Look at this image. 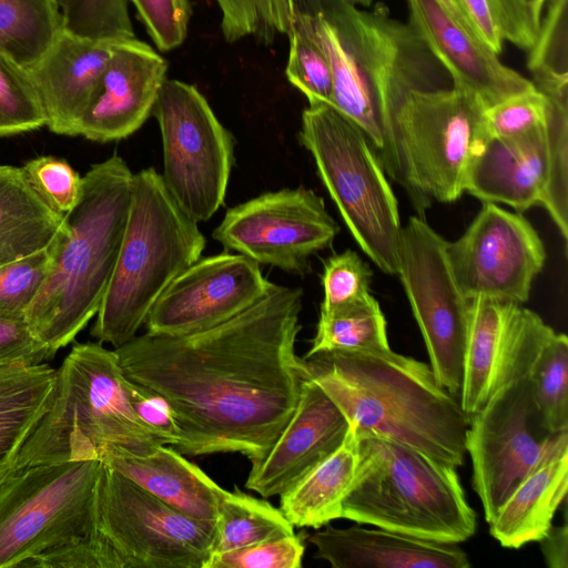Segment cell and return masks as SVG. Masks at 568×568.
<instances>
[{
  "label": "cell",
  "mask_w": 568,
  "mask_h": 568,
  "mask_svg": "<svg viewBox=\"0 0 568 568\" xmlns=\"http://www.w3.org/2000/svg\"><path fill=\"white\" fill-rule=\"evenodd\" d=\"M342 518L408 536L459 544L474 536L476 513L456 467L365 430Z\"/></svg>",
  "instance_id": "cell-5"
},
{
  "label": "cell",
  "mask_w": 568,
  "mask_h": 568,
  "mask_svg": "<svg viewBox=\"0 0 568 568\" xmlns=\"http://www.w3.org/2000/svg\"><path fill=\"white\" fill-rule=\"evenodd\" d=\"M390 348L386 320L376 298L366 297L328 313H320L316 334L305 356L332 351Z\"/></svg>",
  "instance_id": "cell-31"
},
{
  "label": "cell",
  "mask_w": 568,
  "mask_h": 568,
  "mask_svg": "<svg viewBox=\"0 0 568 568\" xmlns=\"http://www.w3.org/2000/svg\"><path fill=\"white\" fill-rule=\"evenodd\" d=\"M53 356L24 318L0 316V366L38 365Z\"/></svg>",
  "instance_id": "cell-45"
},
{
  "label": "cell",
  "mask_w": 568,
  "mask_h": 568,
  "mask_svg": "<svg viewBox=\"0 0 568 568\" xmlns=\"http://www.w3.org/2000/svg\"><path fill=\"white\" fill-rule=\"evenodd\" d=\"M100 459L179 511L214 521L226 490L173 447L146 456L104 454Z\"/></svg>",
  "instance_id": "cell-24"
},
{
  "label": "cell",
  "mask_w": 568,
  "mask_h": 568,
  "mask_svg": "<svg viewBox=\"0 0 568 568\" xmlns=\"http://www.w3.org/2000/svg\"><path fill=\"white\" fill-rule=\"evenodd\" d=\"M57 369L48 364L0 366V484L51 406Z\"/></svg>",
  "instance_id": "cell-28"
},
{
  "label": "cell",
  "mask_w": 568,
  "mask_h": 568,
  "mask_svg": "<svg viewBox=\"0 0 568 568\" xmlns=\"http://www.w3.org/2000/svg\"><path fill=\"white\" fill-rule=\"evenodd\" d=\"M303 359L307 377L355 429L464 465L468 417L429 365L390 348L318 352Z\"/></svg>",
  "instance_id": "cell-2"
},
{
  "label": "cell",
  "mask_w": 568,
  "mask_h": 568,
  "mask_svg": "<svg viewBox=\"0 0 568 568\" xmlns=\"http://www.w3.org/2000/svg\"><path fill=\"white\" fill-rule=\"evenodd\" d=\"M521 345L520 304L490 297L470 300L460 405L467 417L517 376Z\"/></svg>",
  "instance_id": "cell-22"
},
{
  "label": "cell",
  "mask_w": 568,
  "mask_h": 568,
  "mask_svg": "<svg viewBox=\"0 0 568 568\" xmlns=\"http://www.w3.org/2000/svg\"><path fill=\"white\" fill-rule=\"evenodd\" d=\"M373 273L352 250L331 255L322 273L323 301L320 313H328L355 303L371 294Z\"/></svg>",
  "instance_id": "cell-41"
},
{
  "label": "cell",
  "mask_w": 568,
  "mask_h": 568,
  "mask_svg": "<svg viewBox=\"0 0 568 568\" xmlns=\"http://www.w3.org/2000/svg\"><path fill=\"white\" fill-rule=\"evenodd\" d=\"M305 551L298 535L212 554L204 568H300Z\"/></svg>",
  "instance_id": "cell-42"
},
{
  "label": "cell",
  "mask_w": 568,
  "mask_h": 568,
  "mask_svg": "<svg viewBox=\"0 0 568 568\" xmlns=\"http://www.w3.org/2000/svg\"><path fill=\"white\" fill-rule=\"evenodd\" d=\"M541 554L548 567H568V526H551L545 536L538 540Z\"/></svg>",
  "instance_id": "cell-48"
},
{
  "label": "cell",
  "mask_w": 568,
  "mask_h": 568,
  "mask_svg": "<svg viewBox=\"0 0 568 568\" xmlns=\"http://www.w3.org/2000/svg\"><path fill=\"white\" fill-rule=\"evenodd\" d=\"M303 291L272 283L237 316L181 335H136L114 348L123 374L163 396L182 455L240 453L252 465L291 418L307 377L295 352Z\"/></svg>",
  "instance_id": "cell-1"
},
{
  "label": "cell",
  "mask_w": 568,
  "mask_h": 568,
  "mask_svg": "<svg viewBox=\"0 0 568 568\" xmlns=\"http://www.w3.org/2000/svg\"><path fill=\"white\" fill-rule=\"evenodd\" d=\"M101 467L98 458L12 469L0 484V568H54L70 547L92 544L98 549Z\"/></svg>",
  "instance_id": "cell-8"
},
{
  "label": "cell",
  "mask_w": 568,
  "mask_h": 568,
  "mask_svg": "<svg viewBox=\"0 0 568 568\" xmlns=\"http://www.w3.org/2000/svg\"><path fill=\"white\" fill-rule=\"evenodd\" d=\"M466 29L496 54L504 39L490 0H452Z\"/></svg>",
  "instance_id": "cell-47"
},
{
  "label": "cell",
  "mask_w": 568,
  "mask_h": 568,
  "mask_svg": "<svg viewBox=\"0 0 568 568\" xmlns=\"http://www.w3.org/2000/svg\"><path fill=\"white\" fill-rule=\"evenodd\" d=\"M300 143L362 251L384 273L398 270L397 199L365 133L331 104L304 109Z\"/></svg>",
  "instance_id": "cell-9"
},
{
  "label": "cell",
  "mask_w": 568,
  "mask_h": 568,
  "mask_svg": "<svg viewBox=\"0 0 568 568\" xmlns=\"http://www.w3.org/2000/svg\"><path fill=\"white\" fill-rule=\"evenodd\" d=\"M164 445L135 414L115 351L77 343L57 369L49 409L22 445L14 468L103 454L146 456Z\"/></svg>",
  "instance_id": "cell-4"
},
{
  "label": "cell",
  "mask_w": 568,
  "mask_h": 568,
  "mask_svg": "<svg viewBox=\"0 0 568 568\" xmlns=\"http://www.w3.org/2000/svg\"><path fill=\"white\" fill-rule=\"evenodd\" d=\"M567 0H549L527 67L541 92L568 89Z\"/></svg>",
  "instance_id": "cell-34"
},
{
  "label": "cell",
  "mask_w": 568,
  "mask_h": 568,
  "mask_svg": "<svg viewBox=\"0 0 568 568\" xmlns=\"http://www.w3.org/2000/svg\"><path fill=\"white\" fill-rule=\"evenodd\" d=\"M338 232L324 199L298 186L265 192L229 209L212 236L258 265L304 275L311 256L329 247Z\"/></svg>",
  "instance_id": "cell-14"
},
{
  "label": "cell",
  "mask_w": 568,
  "mask_h": 568,
  "mask_svg": "<svg viewBox=\"0 0 568 568\" xmlns=\"http://www.w3.org/2000/svg\"><path fill=\"white\" fill-rule=\"evenodd\" d=\"M349 423L338 406L306 377L294 413L268 453L252 465L245 487L281 495L344 440Z\"/></svg>",
  "instance_id": "cell-18"
},
{
  "label": "cell",
  "mask_w": 568,
  "mask_h": 568,
  "mask_svg": "<svg viewBox=\"0 0 568 568\" xmlns=\"http://www.w3.org/2000/svg\"><path fill=\"white\" fill-rule=\"evenodd\" d=\"M504 41L528 51L538 38L547 0H490Z\"/></svg>",
  "instance_id": "cell-44"
},
{
  "label": "cell",
  "mask_w": 568,
  "mask_h": 568,
  "mask_svg": "<svg viewBox=\"0 0 568 568\" xmlns=\"http://www.w3.org/2000/svg\"><path fill=\"white\" fill-rule=\"evenodd\" d=\"M197 224L153 168L133 173L125 231L92 337L116 348L136 336L164 290L201 258L205 237Z\"/></svg>",
  "instance_id": "cell-7"
},
{
  "label": "cell",
  "mask_w": 568,
  "mask_h": 568,
  "mask_svg": "<svg viewBox=\"0 0 568 568\" xmlns=\"http://www.w3.org/2000/svg\"><path fill=\"white\" fill-rule=\"evenodd\" d=\"M63 31L102 42L135 38L128 0H55Z\"/></svg>",
  "instance_id": "cell-35"
},
{
  "label": "cell",
  "mask_w": 568,
  "mask_h": 568,
  "mask_svg": "<svg viewBox=\"0 0 568 568\" xmlns=\"http://www.w3.org/2000/svg\"><path fill=\"white\" fill-rule=\"evenodd\" d=\"M454 278L471 300L490 297L523 304L546 261L544 243L519 212L484 203L465 233L447 242Z\"/></svg>",
  "instance_id": "cell-15"
},
{
  "label": "cell",
  "mask_w": 568,
  "mask_h": 568,
  "mask_svg": "<svg viewBox=\"0 0 568 568\" xmlns=\"http://www.w3.org/2000/svg\"><path fill=\"white\" fill-rule=\"evenodd\" d=\"M44 125L45 115L27 70L0 52V136Z\"/></svg>",
  "instance_id": "cell-36"
},
{
  "label": "cell",
  "mask_w": 568,
  "mask_h": 568,
  "mask_svg": "<svg viewBox=\"0 0 568 568\" xmlns=\"http://www.w3.org/2000/svg\"><path fill=\"white\" fill-rule=\"evenodd\" d=\"M287 37V80L306 97L308 105L331 104L333 79L326 57L296 23L293 22Z\"/></svg>",
  "instance_id": "cell-38"
},
{
  "label": "cell",
  "mask_w": 568,
  "mask_h": 568,
  "mask_svg": "<svg viewBox=\"0 0 568 568\" xmlns=\"http://www.w3.org/2000/svg\"><path fill=\"white\" fill-rule=\"evenodd\" d=\"M64 226V215L40 197L22 166L0 164V266L47 248Z\"/></svg>",
  "instance_id": "cell-26"
},
{
  "label": "cell",
  "mask_w": 568,
  "mask_h": 568,
  "mask_svg": "<svg viewBox=\"0 0 568 568\" xmlns=\"http://www.w3.org/2000/svg\"><path fill=\"white\" fill-rule=\"evenodd\" d=\"M568 449L548 458L508 495L489 523L490 535L506 548L541 539L566 499Z\"/></svg>",
  "instance_id": "cell-25"
},
{
  "label": "cell",
  "mask_w": 568,
  "mask_h": 568,
  "mask_svg": "<svg viewBox=\"0 0 568 568\" xmlns=\"http://www.w3.org/2000/svg\"><path fill=\"white\" fill-rule=\"evenodd\" d=\"M115 42L92 41L62 32L32 65L28 75L41 102L45 126L59 135L78 136Z\"/></svg>",
  "instance_id": "cell-20"
},
{
  "label": "cell",
  "mask_w": 568,
  "mask_h": 568,
  "mask_svg": "<svg viewBox=\"0 0 568 568\" xmlns=\"http://www.w3.org/2000/svg\"><path fill=\"white\" fill-rule=\"evenodd\" d=\"M300 0H215L221 11V31L233 43L253 38L265 45L290 32ZM368 8L374 0H345Z\"/></svg>",
  "instance_id": "cell-33"
},
{
  "label": "cell",
  "mask_w": 568,
  "mask_h": 568,
  "mask_svg": "<svg viewBox=\"0 0 568 568\" xmlns=\"http://www.w3.org/2000/svg\"><path fill=\"white\" fill-rule=\"evenodd\" d=\"M487 108L475 92L452 82L412 90L385 113L377 155L418 212L464 193L468 165L490 139Z\"/></svg>",
  "instance_id": "cell-6"
},
{
  "label": "cell",
  "mask_w": 568,
  "mask_h": 568,
  "mask_svg": "<svg viewBox=\"0 0 568 568\" xmlns=\"http://www.w3.org/2000/svg\"><path fill=\"white\" fill-rule=\"evenodd\" d=\"M271 285L260 265L242 254L201 257L154 303L144 323L146 334L181 336L212 328L251 307Z\"/></svg>",
  "instance_id": "cell-16"
},
{
  "label": "cell",
  "mask_w": 568,
  "mask_h": 568,
  "mask_svg": "<svg viewBox=\"0 0 568 568\" xmlns=\"http://www.w3.org/2000/svg\"><path fill=\"white\" fill-rule=\"evenodd\" d=\"M94 540L102 568H204L215 525L179 511L102 462Z\"/></svg>",
  "instance_id": "cell-10"
},
{
  "label": "cell",
  "mask_w": 568,
  "mask_h": 568,
  "mask_svg": "<svg viewBox=\"0 0 568 568\" xmlns=\"http://www.w3.org/2000/svg\"><path fill=\"white\" fill-rule=\"evenodd\" d=\"M549 114L547 97L535 87L513 94L486 109L489 138L514 139L546 126Z\"/></svg>",
  "instance_id": "cell-39"
},
{
  "label": "cell",
  "mask_w": 568,
  "mask_h": 568,
  "mask_svg": "<svg viewBox=\"0 0 568 568\" xmlns=\"http://www.w3.org/2000/svg\"><path fill=\"white\" fill-rule=\"evenodd\" d=\"M22 170L31 186L57 213L65 215L79 203L83 176L64 159L38 156L27 161Z\"/></svg>",
  "instance_id": "cell-40"
},
{
  "label": "cell",
  "mask_w": 568,
  "mask_h": 568,
  "mask_svg": "<svg viewBox=\"0 0 568 568\" xmlns=\"http://www.w3.org/2000/svg\"><path fill=\"white\" fill-rule=\"evenodd\" d=\"M440 7H443L453 18H455L464 28L463 20L458 14L452 0H435Z\"/></svg>",
  "instance_id": "cell-49"
},
{
  "label": "cell",
  "mask_w": 568,
  "mask_h": 568,
  "mask_svg": "<svg viewBox=\"0 0 568 568\" xmlns=\"http://www.w3.org/2000/svg\"><path fill=\"white\" fill-rule=\"evenodd\" d=\"M133 173L114 154L83 175L79 203L64 215L50 272L24 320L55 354L97 315L118 261Z\"/></svg>",
  "instance_id": "cell-3"
},
{
  "label": "cell",
  "mask_w": 568,
  "mask_h": 568,
  "mask_svg": "<svg viewBox=\"0 0 568 568\" xmlns=\"http://www.w3.org/2000/svg\"><path fill=\"white\" fill-rule=\"evenodd\" d=\"M131 405L142 424L164 445L172 447L180 439V429L168 400L160 394L128 378Z\"/></svg>",
  "instance_id": "cell-46"
},
{
  "label": "cell",
  "mask_w": 568,
  "mask_h": 568,
  "mask_svg": "<svg viewBox=\"0 0 568 568\" xmlns=\"http://www.w3.org/2000/svg\"><path fill=\"white\" fill-rule=\"evenodd\" d=\"M465 449L473 487L489 523L514 488L551 456L568 449V430L551 434L537 418L527 376L498 388L468 418Z\"/></svg>",
  "instance_id": "cell-12"
},
{
  "label": "cell",
  "mask_w": 568,
  "mask_h": 568,
  "mask_svg": "<svg viewBox=\"0 0 568 568\" xmlns=\"http://www.w3.org/2000/svg\"><path fill=\"white\" fill-rule=\"evenodd\" d=\"M214 525L213 554L295 535L294 526L280 508L237 487L232 491L226 490Z\"/></svg>",
  "instance_id": "cell-30"
},
{
  "label": "cell",
  "mask_w": 568,
  "mask_h": 568,
  "mask_svg": "<svg viewBox=\"0 0 568 568\" xmlns=\"http://www.w3.org/2000/svg\"><path fill=\"white\" fill-rule=\"evenodd\" d=\"M152 115L162 140L163 182L193 220L209 221L223 205L234 139L192 84L165 80Z\"/></svg>",
  "instance_id": "cell-11"
},
{
  "label": "cell",
  "mask_w": 568,
  "mask_h": 568,
  "mask_svg": "<svg viewBox=\"0 0 568 568\" xmlns=\"http://www.w3.org/2000/svg\"><path fill=\"white\" fill-rule=\"evenodd\" d=\"M408 24L446 70L453 83L475 92L490 106L534 87L504 64L435 0H406Z\"/></svg>",
  "instance_id": "cell-19"
},
{
  "label": "cell",
  "mask_w": 568,
  "mask_h": 568,
  "mask_svg": "<svg viewBox=\"0 0 568 568\" xmlns=\"http://www.w3.org/2000/svg\"><path fill=\"white\" fill-rule=\"evenodd\" d=\"M131 2L160 51H170L183 43L192 14L189 0H131Z\"/></svg>",
  "instance_id": "cell-43"
},
{
  "label": "cell",
  "mask_w": 568,
  "mask_h": 568,
  "mask_svg": "<svg viewBox=\"0 0 568 568\" xmlns=\"http://www.w3.org/2000/svg\"><path fill=\"white\" fill-rule=\"evenodd\" d=\"M308 541L315 557L334 568H468L467 554L457 545L438 542L376 527L336 528L329 524Z\"/></svg>",
  "instance_id": "cell-23"
},
{
  "label": "cell",
  "mask_w": 568,
  "mask_h": 568,
  "mask_svg": "<svg viewBox=\"0 0 568 568\" xmlns=\"http://www.w3.org/2000/svg\"><path fill=\"white\" fill-rule=\"evenodd\" d=\"M446 244L423 216H412L400 231L397 275L422 332L429 366L439 384L459 399L470 300L454 278Z\"/></svg>",
  "instance_id": "cell-13"
},
{
  "label": "cell",
  "mask_w": 568,
  "mask_h": 568,
  "mask_svg": "<svg viewBox=\"0 0 568 568\" xmlns=\"http://www.w3.org/2000/svg\"><path fill=\"white\" fill-rule=\"evenodd\" d=\"M550 175L546 124L519 138H490L468 165L464 192L484 203L506 204L523 213L531 206L544 207Z\"/></svg>",
  "instance_id": "cell-21"
},
{
  "label": "cell",
  "mask_w": 568,
  "mask_h": 568,
  "mask_svg": "<svg viewBox=\"0 0 568 568\" xmlns=\"http://www.w3.org/2000/svg\"><path fill=\"white\" fill-rule=\"evenodd\" d=\"M357 434L351 425L343 443L282 493L280 509L298 528L318 529L342 518V504L357 466Z\"/></svg>",
  "instance_id": "cell-27"
},
{
  "label": "cell",
  "mask_w": 568,
  "mask_h": 568,
  "mask_svg": "<svg viewBox=\"0 0 568 568\" xmlns=\"http://www.w3.org/2000/svg\"><path fill=\"white\" fill-rule=\"evenodd\" d=\"M166 70L148 43L136 38L115 42L78 135L106 143L133 134L152 115Z\"/></svg>",
  "instance_id": "cell-17"
},
{
  "label": "cell",
  "mask_w": 568,
  "mask_h": 568,
  "mask_svg": "<svg viewBox=\"0 0 568 568\" xmlns=\"http://www.w3.org/2000/svg\"><path fill=\"white\" fill-rule=\"evenodd\" d=\"M531 397L540 426L551 434L568 430V338L554 332L528 369Z\"/></svg>",
  "instance_id": "cell-32"
},
{
  "label": "cell",
  "mask_w": 568,
  "mask_h": 568,
  "mask_svg": "<svg viewBox=\"0 0 568 568\" xmlns=\"http://www.w3.org/2000/svg\"><path fill=\"white\" fill-rule=\"evenodd\" d=\"M58 237L47 248L0 266V316L24 318L50 272Z\"/></svg>",
  "instance_id": "cell-37"
},
{
  "label": "cell",
  "mask_w": 568,
  "mask_h": 568,
  "mask_svg": "<svg viewBox=\"0 0 568 568\" xmlns=\"http://www.w3.org/2000/svg\"><path fill=\"white\" fill-rule=\"evenodd\" d=\"M63 32L55 0H0V52L27 69Z\"/></svg>",
  "instance_id": "cell-29"
}]
</instances>
